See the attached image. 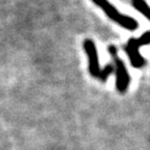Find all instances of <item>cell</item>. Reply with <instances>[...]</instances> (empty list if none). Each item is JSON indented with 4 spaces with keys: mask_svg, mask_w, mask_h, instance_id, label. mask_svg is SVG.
Returning a JSON list of instances; mask_svg holds the SVG:
<instances>
[{
    "mask_svg": "<svg viewBox=\"0 0 150 150\" xmlns=\"http://www.w3.org/2000/svg\"><path fill=\"white\" fill-rule=\"evenodd\" d=\"M83 49L87 53L88 62H89V72L93 77L105 81L108 78L110 74L114 72V66L112 65H106L102 69L100 68L99 65V59H98V52H97L96 45L93 40L87 39L83 42Z\"/></svg>",
    "mask_w": 150,
    "mask_h": 150,
    "instance_id": "obj_1",
    "label": "cell"
},
{
    "mask_svg": "<svg viewBox=\"0 0 150 150\" xmlns=\"http://www.w3.org/2000/svg\"><path fill=\"white\" fill-rule=\"evenodd\" d=\"M92 1L98 7H100L110 20L118 23L121 27L125 28L127 30H136V29H138L139 23L136 19L121 14L108 0H92Z\"/></svg>",
    "mask_w": 150,
    "mask_h": 150,
    "instance_id": "obj_2",
    "label": "cell"
},
{
    "mask_svg": "<svg viewBox=\"0 0 150 150\" xmlns=\"http://www.w3.org/2000/svg\"><path fill=\"white\" fill-rule=\"evenodd\" d=\"M150 44V31H146L140 38H131L127 42L126 46L124 47L125 52L128 55L129 62L131 66L136 69L143 68L146 64V61L142 54L140 53V47Z\"/></svg>",
    "mask_w": 150,
    "mask_h": 150,
    "instance_id": "obj_3",
    "label": "cell"
},
{
    "mask_svg": "<svg viewBox=\"0 0 150 150\" xmlns=\"http://www.w3.org/2000/svg\"><path fill=\"white\" fill-rule=\"evenodd\" d=\"M108 51L114 61V67L116 72V88L120 93H125L130 83V76L127 71L124 62L118 56V49L114 45L108 47Z\"/></svg>",
    "mask_w": 150,
    "mask_h": 150,
    "instance_id": "obj_4",
    "label": "cell"
},
{
    "mask_svg": "<svg viewBox=\"0 0 150 150\" xmlns=\"http://www.w3.org/2000/svg\"><path fill=\"white\" fill-rule=\"evenodd\" d=\"M131 4L139 13H141L143 16H145L150 21V7L146 3L145 0H132Z\"/></svg>",
    "mask_w": 150,
    "mask_h": 150,
    "instance_id": "obj_5",
    "label": "cell"
}]
</instances>
